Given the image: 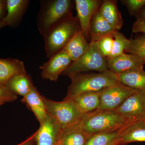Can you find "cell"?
<instances>
[{
    "mask_svg": "<svg viewBox=\"0 0 145 145\" xmlns=\"http://www.w3.org/2000/svg\"><path fill=\"white\" fill-rule=\"evenodd\" d=\"M58 145H63L62 144L61 142V141H60V142L59 143V144Z\"/></svg>",
    "mask_w": 145,
    "mask_h": 145,
    "instance_id": "37",
    "label": "cell"
},
{
    "mask_svg": "<svg viewBox=\"0 0 145 145\" xmlns=\"http://www.w3.org/2000/svg\"><path fill=\"white\" fill-rule=\"evenodd\" d=\"M63 133L58 122L47 114L39 129L35 133L34 141L36 145H58Z\"/></svg>",
    "mask_w": 145,
    "mask_h": 145,
    "instance_id": "9",
    "label": "cell"
},
{
    "mask_svg": "<svg viewBox=\"0 0 145 145\" xmlns=\"http://www.w3.org/2000/svg\"><path fill=\"white\" fill-rule=\"evenodd\" d=\"M133 33H142L145 34V21L137 20L132 26Z\"/></svg>",
    "mask_w": 145,
    "mask_h": 145,
    "instance_id": "30",
    "label": "cell"
},
{
    "mask_svg": "<svg viewBox=\"0 0 145 145\" xmlns=\"http://www.w3.org/2000/svg\"><path fill=\"white\" fill-rule=\"evenodd\" d=\"M67 94L63 100H71L80 93L99 91L121 83L116 74L108 70L98 73H80L71 78Z\"/></svg>",
    "mask_w": 145,
    "mask_h": 145,
    "instance_id": "1",
    "label": "cell"
},
{
    "mask_svg": "<svg viewBox=\"0 0 145 145\" xmlns=\"http://www.w3.org/2000/svg\"></svg>",
    "mask_w": 145,
    "mask_h": 145,
    "instance_id": "38",
    "label": "cell"
},
{
    "mask_svg": "<svg viewBox=\"0 0 145 145\" xmlns=\"http://www.w3.org/2000/svg\"><path fill=\"white\" fill-rule=\"evenodd\" d=\"M124 52L139 57L145 64V35L129 39V44Z\"/></svg>",
    "mask_w": 145,
    "mask_h": 145,
    "instance_id": "25",
    "label": "cell"
},
{
    "mask_svg": "<svg viewBox=\"0 0 145 145\" xmlns=\"http://www.w3.org/2000/svg\"><path fill=\"white\" fill-rule=\"evenodd\" d=\"M89 44L90 42H88L80 30L72 37L63 50L70 56L72 61H75L86 52Z\"/></svg>",
    "mask_w": 145,
    "mask_h": 145,
    "instance_id": "20",
    "label": "cell"
},
{
    "mask_svg": "<svg viewBox=\"0 0 145 145\" xmlns=\"http://www.w3.org/2000/svg\"><path fill=\"white\" fill-rule=\"evenodd\" d=\"M74 1L81 30L88 41L91 21L94 14L99 10L103 1L75 0Z\"/></svg>",
    "mask_w": 145,
    "mask_h": 145,
    "instance_id": "11",
    "label": "cell"
},
{
    "mask_svg": "<svg viewBox=\"0 0 145 145\" xmlns=\"http://www.w3.org/2000/svg\"><path fill=\"white\" fill-rule=\"evenodd\" d=\"M138 90L133 89L121 83L101 90V102L98 110H115L131 95Z\"/></svg>",
    "mask_w": 145,
    "mask_h": 145,
    "instance_id": "8",
    "label": "cell"
},
{
    "mask_svg": "<svg viewBox=\"0 0 145 145\" xmlns=\"http://www.w3.org/2000/svg\"><path fill=\"white\" fill-rule=\"evenodd\" d=\"M81 30L77 18L72 16L61 22L48 30L43 36L45 50L48 59L64 48L77 32Z\"/></svg>",
    "mask_w": 145,
    "mask_h": 145,
    "instance_id": "4",
    "label": "cell"
},
{
    "mask_svg": "<svg viewBox=\"0 0 145 145\" xmlns=\"http://www.w3.org/2000/svg\"><path fill=\"white\" fill-rule=\"evenodd\" d=\"M101 90L83 92L71 100L82 114H88L99 108L101 102Z\"/></svg>",
    "mask_w": 145,
    "mask_h": 145,
    "instance_id": "17",
    "label": "cell"
},
{
    "mask_svg": "<svg viewBox=\"0 0 145 145\" xmlns=\"http://www.w3.org/2000/svg\"><path fill=\"white\" fill-rule=\"evenodd\" d=\"M34 136H35V133L31 135L30 137H29L22 142L16 145H34V143L35 142L34 141Z\"/></svg>",
    "mask_w": 145,
    "mask_h": 145,
    "instance_id": "32",
    "label": "cell"
},
{
    "mask_svg": "<svg viewBox=\"0 0 145 145\" xmlns=\"http://www.w3.org/2000/svg\"><path fill=\"white\" fill-rule=\"evenodd\" d=\"M109 145H118L117 139L113 141L112 143H111Z\"/></svg>",
    "mask_w": 145,
    "mask_h": 145,
    "instance_id": "35",
    "label": "cell"
},
{
    "mask_svg": "<svg viewBox=\"0 0 145 145\" xmlns=\"http://www.w3.org/2000/svg\"><path fill=\"white\" fill-rule=\"evenodd\" d=\"M118 145L134 142H145V120L127 124L122 128L117 139Z\"/></svg>",
    "mask_w": 145,
    "mask_h": 145,
    "instance_id": "13",
    "label": "cell"
},
{
    "mask_svg": "<svg viewBox=\"0 0 145 145\" xmlns=\"http://www.w3.org/2000/svg\"><path fill=\"white\" fill-rule=\"evenodd\" d=\"M18 98L6 86L0 84V101L5 103L15 101Z\"/></svg>",
    "mask_w": 145,
    "mask_h": 145,
    "instance_id": "29",
    "label": "cell"
},
{
    "mask_svg": "<svg viewBox=\"0 0 145 145\" xmlns=\"http://www.w3.org/2000/svg\"><path fill=\"white\" fill-rule=\"evenodd\" d=\"M7 1L0 0V20H3L7 14Z\"/></svg>",
    "mask_w": 145,
    "mask_h": 145,
    "instance_id": "31",
    "label": "cell"
},
{
    "mask_svg": "<svg viewBox=\"0 0 145 145\" xmlns=\"http://www.w3.org/2000/svg\"><path fill=\"white\" fill-rule=\"evenodd\" d=\"M23 62L17 59L0 58V84L5 86L14 75L26 73Z\"/></svg>",
    "mask_w": 145,
    "mask_h": 145,
    "instance_id": "18",
    "label": "cell"
},
{
    "mask_svg": "<svg viewBox=\"0 0 145 145\" xmlns=\"http://www.w3.org/2000/svg\"><path fill=\"white\" fill-rule=\"evenodd\" d=\"M108 69L116 75L134 69H142L145 63L134 54L125 52L119 56L107 59Z\"/></svg>",
    "mask_w": 145,
    "mask_h": 145,
    "instance_id": "12",
    "label": "cell"
},
{
    "mask_svg": "<svg viewBox=\"0 0 145 145\" xmlns=\"http://www.w3.org/2000/svg\"><path fill=\"white\" fill-rule=\"evenodd\" d=\"M47 112L59 124L63 132L75 125L83 117L72 100L55 101L43 96Z\"/></svg>",
    "mask_w": 145,
    "mask_h": 145,
    "instance_id": "6",
    "label": "cell"
},
{
    "mask_svg": "<svg viewBox=\"0 0 145 145\" xmlns=\"http://www.w3.org/2000/svg\"><path fill=\"white\" fill-rule=\"evenodd\" d=\"M113 46L110 55L107 59H111L119 56L124 52L129 42V39H127L123 34L116 31L113 34Z\"/></svg>",
    "mask_w": 145,
    "mask_h": 145,
    "instance_id": "26",
    "label": "cell"
},
{
    "mask_svg": "<svg viewBox=\"0 0 145 145\" xmlns=\"http://www.w3.org/2000/svg\"><path fill=\"white\" fill-rule=\"evenodd\" d=\"M122 128L89 135L85 145H109L117 139Z\"/></svg>",
    "mask_w": 145,
    "mask_h": 145,
    "instance_id": "24",
    "label": "cell"
},
{
    "mask_svg": "<svg viewBox=\"0 0 145 145\" xmlns=\"http://www.w3.org/2000/svg\"><path fill=\"white\" fill-rule=\"evenodd\" d=\"M135 17L137 20L145 21V6Z\"/></svg>",
    "mask_w": 145,
    "mask_h": 145,
    "instance_id": "33",
    "label": "cell"
},
{
    "mask_svg": "<svg viewBox=\"0 0 145 145\" xmlns=\"http://www.w3.org/2000/svg\"><path fill=\"white\" fill-rule=\"evenodd\" d=\"M29 2V0H7V14L3 20L5 25L18 26L26 13Z\"/></svg>",
    "mask_w": 145,
    "mask_h": 145,
    "instance_id": "14",
    "label": "cell"
},
{
    "mask_svg": "<svg viewBox=\"0 0 145 145\" xmlns=\"http://www.w3.org/2000/svg\"><path fill=\"white\" fill-rule=\"evenodd\" d=\"M108 70L107 59L99 51L96 42H91L86 52L77 61H72L61 75L71 79L82 72L91 71L101 72Z\"/></svg>",
    "mask_w": 145,
    "mask_h": 145,
    "instance_id": "5",
    "label": "cell"
},
{
    "mask_svg": "<svg viewBox=\"0 0 145 145\" xmlns=\"http://www.w3.org/2000/svg\"><path fill=\"white\" fill-rule=\"evenodd\" d=\"M5 26V24L3 22V20H0V29L1 28H3V27Z\"/></svg>",
    "mask_w": 145,
    "mask_h": 145,
    "instance_id": "34",
    "label": "cell"
},
{
    "mask_svg": "<svg viewBox=\"0 0 145 145\" xmlns=\"http://www.w3.org/2000/svg\"><path fill=\"white\" fill-rule=\"evenodd\" d=\"M126 122L114 110H97L84 114L75 128L89 135L120 129Z\"/></svg>",
    "mask_w": 145,
    "mask_h": 145,
    "instance_id": "3",
    "label": "cell"
},
{
    "mask_svg": "<svg viewBox=\"0 0 145 145\" xmlns=\"http://www.w3.org/2000/svg\"><path fill=\"white\" fill-rule=\"evenodd\" d=\"M113 34L105 36L96 42L99 51L104 57L106 58L111 54L113 46Z\"/></svg>",
    "mask_w": 145,
    "mask_h": 145,
    "instance_id": "27",
    "label": "cell"
},
{
    "mask_svg": "<svg viewBox=\"0 0 145 145\" xmlns=\"http://www.w3.org/2000/svg\"><path fill=\"white\" fill-rule=\"evenodd\" d=\"M22 103L27 105L36 116L37 120L41 124L45 119L47 115L46 108L43 100V96H42L34 86L29 92L23 97L21 100Z\"/></svg>",
    "mask_w": 145,
    "mask_h": 145,
    "instance_id": "16",
    "label": "cell"
},
{
    "mask_svg": "<svg viewBox=\"0 0 145 145\" xmlns=\"http://www.w3.org/2000/svg\"><path fill=\"white\" fill-rule=\"evenodd\" d=\"M121 1L126 7L130 15L135 17L145 6V0H123Z\"/></svg>",
    "mask_w": 145,
    "mask_h": 145,
    "instance_id": "28",
    "label": "cell"
},
{
    "mask_svg": "<svg viewBox=\"0 0 145 145\" xmlns=\"http://www.w3.org/2000/svg\"><path fill=\"white\" fill-rule=\"evenodd\" d=\"M6 86L14 94L23 97L29 92L34 85L31 77L26 72L13 76Z\"/></svg>",
    "mask_w": 145,
    "mask_h": 145,
    "instance_id": "21",
    "label": "cell"
},
{
    "mask_svg": "<svg viewBox=\"0 0 145 145\" xmlns=\"http://www.w3.org/2000/svg\"></svg>",
    "mask_w": 145,
    "mask_h": 145,
    "instance_id": "39",
    "label": "cell"
},
{
    "mask_svg": "<svg viewBox=\"0 0 145 145\" xmlns=\"http://www.w3.org/2000/svg\"><path fill=\"white\" fill-rule=\"evenodd\" d=\"M4 103H3V102H1V101H0V106L2 105Z\"/></svg>",
    "mask_w": 145,
    "mask_h": 145,
    "instance_id": "36",
    "label": "cell"
},
{
    "mask_svg": "<svg viewBox=\"0 0 145 145\" xmlns=\"http://www.w3.org/2000/svg\"><path fill=\"white\" fill-rule=\"evenodd\" d=\"M40 2L36 25L42 36L57 24L72 16L74 1L42 0Z\"/></svg>",
    "mask_w": 145,
    "mask_h": 145,
    "instance_id": "2",
    "label": "cell"
},
{
    "mask_svg": "<svg viewBox=\"0 0 145 145\" xmlns=\"http://www.w3.org/2000/svg\"><path fill=\"white\" fill-rule=\"evenodd\" d=\"M125 85L136 90H145V71L144 69H134L117 75Z\"/></svg>",
    "mask_w": 145,
    "mask_h": 145,
    "instance_id": "22",
    "label": "cell"
},
{
    "mask_svg": "<svg viewBox=\"0 0 145 145\" xmlns=\"http://www.w3.org/2000/svg\"><path fill=\"white\" fill-rule=\"evenodd\" d=\"M115 30L101 15L99 9L94 14L89 27V38L91 42H96L105 36L114 34Z\"/></svg>",
    "mask_w": 145,
    "mask_h": 145,
    "instance_id": "15",
    "label": "cell"
},
{
    "mask_svg": "<svg viewBox=\"0 0 145 145\" xmlns=\"http://www.w3.org/2000/svg\"><path fill=\"white\" fill-rule=\"evenodd\" d=\"M127 123L145 119V90H138L115 110Z\"/></svg>",
    "mask_w": 145,
    "mask_h": 145,
    "instance_id": "7",
    "label": "cell"
},
{
    "mask_svg": "<svg viewBox=\"0 0 145 145\" xmlns=\"http://www.w3.org/2000/svg\"><path fill=\"white\" fill-rule=\"evenodd\" d=\"M88 136L80 130L71 127L63 133L61 142L63 145H85Z\"/></svg>",
    "mask_w": 145,
    "mask_h": 145,
    "instance_id": "23",
    "label": "cell"
},
{
    "mask_svg": "<svg viewBox=\"0 0 145 145\" xmlns=\"http://www.w3.org/2000/svg\"><path fill=\"white\" fill-rule=\"evenodd\" d=\"M99 10L108 24L115 30L119 31L123 26V20L118 10L117 1H103Z\"/></svg>",
    "mask_w": 145,
    "mask_h": 145,
    "instance_id": "19",
    "label": "cell"
},
{
    "mask_svg": "<svg viewBox=\"0 0 145 145\" xmlns=\"http://www.w3.org/2000/svg\"><path fill=\"white\" fill-rule=\"evenodd\" d=\"M72 62L67 52L62 50L40 67L42 78L44 80L57 82L59 75Z\"/></svg>",
    "mask_w": 145,
    "mask_h": 145,
    "instance_id": "10",
    "label": "cell"
}]
</instances>
